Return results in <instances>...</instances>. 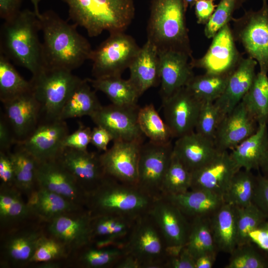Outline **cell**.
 <instances>
[{
    "label": "cell",
    "mask_w": 268,
    "mask_h": 268,
    "mask_svg": "<svg viewBox=\"0 0 268 268\" xmlns=\"http://www.w3.org/2000/svg\"><path fill=\"white\" fill-rule=\"evenodd\" d=\"M268 147L267 124H259L256 132L234 148L230 154L239 168L251 171L260 168Z\"/></svg>",
    "instance_id": "d6a6232c"
},
{
    "label": "cell",
    "mask_w": 268,
    "mask_h": 268,
    "mask_svg": "<svg viewBox=\"0 0 268 268\" xmlns=\"http://www.w3.org/2000/svg\"><path fill=\"white\" fill-rule=\"evenodd\" d=\"M40 31L39 19L35 12L21 10L14 18L4 21L1 26L0 53L32 75L38 73L45 67Z\"/></svg>",
    "instance_id": "7a4b0ae2"
},
{
    "label": "cell",
    "mask_w": 268,
    "mask_h": 268,
    "mask_svg": "<svg viewBox=\"0 0 268 268\" xmlns=\"http://www.w3.org/2000/svg\"><path fill=\"white\" fill-rule=\"evenodd\" d=\"M91 221V215L84 208L46 223L45 232L63 244L70 255L92 243Z\"/></svg>",
    "instance_id": "7c38bea8"
},
{
    "label": "cell",
    "mask_w": 268,
    "mask_h": 268,
    "mask_svg": "<svg viewBox=\"0 0 268 268\" xmlns=\"http://www.w3.org/2000/svg\"><path fill=\"white\" fill-rule=\"evenodd\" d=\"M5 119L17 143L25 140L42 119L41 105L31 91L2 103Z\"/></svg>",
    "instance_id": "7402d4cb"
},
{
    "label": "cell",
    "mask_w": 268,
    "mask_h": 268,
    "mask_svg": "<svg viewBox=\"0 0 268 268\" xmlns=\"http://www.w3.org/2000/svg\"><path fill=\"white\" fill-rule=\"evenodd\" d=\"M217 250L231 254L237 247L236 208L224 203L210 217Z\"/></svg>",
    "instance_id": "836d02e7"
},
{
    "label": "cell",
    "mask_w": 268,
    "mask_h": 268,
    "mask_svg": "<svg viewBox=\"0 0 268 268\" xmlns=\"http://www.w3.org/2000/svg\"><path fill=\"white\" fill-rule=\"evenodd\" d=\"M232 29L235 41L244 47L249 57L256 60L260 72H268V3L263 2L258 10L245 11L240 17L233 18Z\"/></svg>",
    "instance_id": "9c48e42d"
},
{
    "label": "cell",
    "mask_w": 268,
    "mask_h": 268,
    "mask_svg": "<svg viewBox=\"0 0 268 268\" xmlns=\"http://www.w3.org/2000/svg\"><path fill=\"white\" fill-rule=\"evenodd\" d=\"M224 116L214 102H202L195 132L214 141L217 129Z\"/></svg>",
    "instance_id": "681fc988"
},
{
    "label": "cell",
    "mask_w": 268,
    "mask_h": 268,
    "mask_svg": "<svg viewBox=\"0 0 268 268\" xmlns=\"http://www.w3.org/2000/svg\"><path fill=\"white\" fill-rule=\"evenodd\" d=\"M189 233L185 247L196 259L205 254H216L217 249L213 239L210 217H197L191 219Z\"/></svg>",
    "instance_id": "ab89813d"
},
{
    "label": "cell",
    "mask_w": 268,
    "mask_h": 268,
    "mask_svg": "<svg viewBox=\"0 0 268 268\" xmlns=\"http://www.w3.org/2000/svg\"><path fill=\"white\" fill-rule=\"evenodd\" d=\"M258 127V123L241 101L221 121L214 142L219 151L233 149L254 134Z\"/></svg>",
    "instance_id": "603a6c76"
},
{
    "label": "cell",
    "mask_w": 268,
    "mask_h": 268,
    "mask_svg": "<svg viewBox=\"0 0 268 268\" xmlns=\"http://www.w3.org/2000/svg\"><path fill=\"white\" fill-rule=\"evenodd\" d=\"M124 248L126 254L137 260L141 268H164L167 245L148 212L136 218Z\"/></svg>",
    "instance_id": "52a82bcc"
},
{
    "label": "cell",
    "mask_w": 268,
    "mask_h": 268,
    "mask_svg": "<svg viewBox=\"0 0 268 268\" xmlns=\"http://www.w3.org/2000/svg\"><path fill=\"white\" fill-rule=\"evenodd\" d=\"M212 39L209 48L202 57L190 60L191 66L202 68L206 72H231L242 57L236 48L229 23L220 29Z\"/></svg>",
    "instance_id": "5bb4252c"
},
{
    "label": "cell",
    "mask_w": 268,
    "mask_h": 268,
    "mask_svg": "<svg viewBox=\"0 0 268 268\" xmlns=\"http://www.w3.org/2000/svg\"><path fill=\"white\" fill-rule=\"evenodd\" d=\"M41 0H30L33 6V11L35 12V13L37 15L38 17L41 14L39 8V4Z\"/></svg>",
    "instance_id": "e7e4bbea"
},
{
    "label": "cell",
    "mask_w": 268,
    "mask_h": 268,
    "mask_svg": "<svg viewBox=\"0 0 268 268\" xmlns=\"http://www.w3.org/2000/svg\"><path fill=\"white\" fill-rule=\"evenodd\" d=\"M45 223L36 219L0 232V268H29Z\"/></svg>",
    "instance_id": "ba28073f"
},
{
    "label": "cell",
    "mask_w": 268,
    "mask_h": 268,
    "mask_svg": "<svg viewBox=\"0 0 268 268\" xmlns=\"http://www.w3.org/2000/svg\"><path fill=\"white\" fill-rule=\"evenodd\" d=\"M253 203L268 219V179L260 174L256 176Z\"/></svg>",
    "instance_id": "816d5d0a"
},
{
    "label": "cell",
    "mask_w": 268,
    "mask_h": 268,
    "mask_svg": "<svg viewBox=\"0 0 268 268\" xmlns=\"http://www.w3.org/2000/svg\"><path fill=\"white\" fill-rule=\"evenodd\" d=\"M240 169L230 153L220 151L205 165L192 172L190 190H205L223 197L232 178Z\"/></svg>",
    "instance_id": "ffe728a7"
},
{
    "label": "cell",
    "mask_w": 268,
    "mask_h": 268,
    "mask_svg": "<svg viewBox=\"0 0 268 268\" xmlns=\"http://www.w3.org/2000/svg\"><path fill=\"white\" fill-rule=\"evenodd\" d=\"M220 151L214 141L196 132L177 138L173 153L191 173L211 160Z\"/></svg>",
    "instance_id": "d4e9b609"
},
{
    "label": "cell",
    "mask_w": 268,
    "mask_h": 268,
    "mask_svg": "<svg viewBox=\"0 0 268 268\" xmlns=\"http://www.w3.org/2000/svg\"><path fill=\"white\" fill-rule=\"evenodd\" d=\"M260 168L262 170L263 176L268 179V147Z\"/></svg>",
    "instance_id": "be15d7a7"
},
{
    "label": "cell",
    "mask_w": 268,
    "mask_h": 268,
    "mask_svg": "<svg viewBox=\"0 0 268 268\" xmlns=\"http://www.w3.org/2000/svg\"><path fill=\"white\" fill-rule=\"evenodd\" d=\"M26 201L34 217L45 223L63 214L84 208L62 196L39 187Z\"/></svg>",
    "instance_id": "4dcf8cb0"
},
{
    "label": "cell",
    "mask_w": 268,
    "mask_h": 268,
    "mask_svg": "<svg viewBox=\"0 0 268 268\" xmlns=\"http://www.w3.org/2000/svg\"><path fill=\"white\" fill-rule=\"evenodd\" d=\"M235 207L236 213L237 246H239L250 243V233L268 219L253 203L246 206Z\"/></svg>",
    "instance_id": "f6af8a7d"
},
{
    "label": "cell",
    "mask_w": 268,
    "mask_h": 268,
    "mask_svg": "<svg viewBox=\"0 0 268 268\" xmlns=\"http://www.w3.org/2000/svg\"><path fill=\"white\" fill-rule=\"evenodd\" d=\"M113 140L111 134L101 126H96L91 131L90 143L99 151H106L109 143Z\"/></svg>",
    "instance_id": "680465c9"
},
{
    "label": "cell",
    "mask_w": 268,
    "mask_h": 268,
    "mask_svg": "<svg viewBox=\"0 0 268 268\" xmlns=\"http://www.w3.org/2000/svg\"><path fill=\"white\" fill-rule=\"evenodd\" d=\"M216 254H205L195 259V268H211L214 263Z\"/></svg>",
    "instance_id": "94428289"
},
{
    "label": "cell",
    "mask_w": 268,
    "mask_h": 268,
    "mask_svg": "<svg viewBox=\"0 0 268 268\" xmlns=\"http://www.w3.org/2000/svg\"><path fill=\"white\" fill-rule=\"evenodd\" d=\"M8 153L14 168L15 187L27 199L38 188L39 161L18 144Z\"/></svg>",
    "instance_id": "d590c367"
},
{
    "label": "cell",
    "mask_w": 268,
    "mask_h": 268,
    "mask_svg": "<svg viewBox=\"0 0 268 268\" xmlns=\"http://www.w3.org/2000/svg\"><path fill=\"white\" fill-rule=\"evenodd\" d=\"M126 254L123 247H100L91 243L71 253L65 268H115Z\"/></svg>",
    "instance_id": "f1b7e54d"
},
{
    "label": "cell",
    "mask_w": 268,
    "mask_h": 268,
    "mask_svg": "<svg viewBox=\"0 0 268 268\" xmlns=\"http://www.w3.org/2000/svg\"><path fill=\"white\" fill-rule=\"evenodd\" d=\"M154 200L137 185L106 175L86 195L85 208L91 216L115 215L136 219L148 212Z\"/></svg>",
    "instance_id": "277c9868"
},
{
    "label": "cell",
    "mask_w": 268,
    "mask_h": 268,
    "mask_svg": "<svg viewBox=\"0 0 268 268\" xmlns=\"http://www.w3.org/2000/svg\"><path fill=\"white\" fill-rule=\"evenodd\" d=\"M257 65L254 59L242 57L230 72L223 93L214 102L224 116L242 101L251 87L256 75Z\"/></svg>",
    "instance_id": "484cf974"
},
{
    "label": "cell",
    "mask_w": 268,
    "mask_h": 268,
    "mask_svg": "<svg viewBox=\"0 0 268 268\" xmlns=\"http://www.w3.org/2000/svg\"><path fill=\"white\" fill-rule=\"evenodd\" d=\"M140 49L134 38L125 32L110 33L92 50L90 58L92 62V76L97 78L121 75L129 68Z\"/></svg>",
    "instance_id": "30bf717a"
},
{
    "label": "cell",
    "mask_w": 268,
    "mask_h": 268,
    "mask_svg": "<svg viewBox=\"0 0 268 268\" xmlns=\"http://www.w3.org/2000/svg\"><path fill=\"white\" fill-rule=\"evenodd\" d=\"M115 268H141V266L134 257L126 254L117 264Z\"/></svg>",
    "instance_id": "6125c7cd"
},
{
    "label": "cell",
    "mask_w": 268,
    "mask_h": 268,
    "mask_svg": "<svg viewBox=\"0 0 268 268\" xmlns=\"http://www.w3.org/2000/svg\"><path fill=\"white\" fill-rule=\"evenodd\" d=\"M256 176L251 171L241 169L232 178L225 194V203L236 207H243L253 203Z\"/></svg>",
    "instance_id": "b9f144b4"
},
{
    "label": "cell",
    "mask_w": 268,
    "mask_h": 268,
    "mask_svg": "<svg viewBox=\"0 0 268 268\" xmlns=\"http://www.w3.org/2000/svg\"><path fill=\"white\" fill-rule=\"evenodd\" d=\"M186 8H187L189 6L190 8L194 6V5L196 1L198 0H183Z\"/></svg>",
    "instance_id": "03108f58"
},
{
    "label": "cell",
    "mask_w": 268,
    "mask_h": 268,
    "mask_svg": "<svg viewBox=\"0 0 268 268\" xmlns=\"http://www.w3.org/2000/svg\"><path fill=\"white\" fill-rule=\"evenodd\" d=\"M24 197L15 186H0V232L36 219Z\"/></svg>",
    "instance_id": "f546056e"
},
{
    "label": "cell",
    "mask_w": 268,
    "mask_h": 268,
    "mask_svg": "<svg viewBox=\"0 0 268 268\" xmlns=\"http://www.w3.org/2000/svg\"><path fill=\"white\" fill-rule=\"evenodd\" d=\"M87 79L94 89L104 93L115 105H137L140 96L131 81L122 78L121 75Z\"/></svg>",
    "instance_id": "8d00e7d4"
},
{
    "label": "cell",
    "mask_w": 268,
    "mask_h": 268,
    "mask_svg": "<svg viewBox=\"0 0 268 268\" xmlns=\"http://www.w3.org/2000/svg\"><path fill=\"white\" fill-rule=\"evenodd\" d=\"M268 0H262V1L264 2V1H268Z\"/></svg>",
    "instance_id": "003e7915"
},
{
    "label": "cell",
    "mask_w": 268,
    "mask_h": 268,
    "mask_svg": "<svg viewBox=\"0 0 268 268\" xmlns=\"http://www.w3.org/2000/svg\"><path fill=\"white\" fill-rule=\"evenodd\" d=\"M139 128L150 141L166 143L173 138L168 126L159 116L152 104L140 107L137 115Z\"/></svg>",
    "instance_id": "7bdbcfd3"
},
{
    "label": "cell",
    "mask_w": 268,
    "mask_h": 268,
    "mask_svg": "<svg viewBox=\"0 0 268 268\" xmlns=\"http://www.w3.org/2000/svg\"><path fill=\"white\" fill-rule=\"evenodd\" d=\"M201 104L186 86L162 100L164 121L173 138L194 132Z\"/></svg>",
    "instance_id": "9a60e30c"
},
{
    "label": "cell",
    "mask_w": 268,
    "mask_h": 268,
    "mask_svg": "<svg viewBox=\"0 0 268 268\" xmlns=\"http://www.w3.org/2000/svg\"><path fill=\"white\" fill-rule=\"evenodd\" d=\"M160 94L162 99L170 97L185 87L194 76L190 57L184 53L171 51H158Z\"/></svg>",
    "instance_id": "cb8c5ba5"
},
{
    "label": "cell",
    "mask_w": 268,
    "mask_h": 268,
    "mask_svg": "<svg viewBox=\"0 0 268 268\" xmlns=\"http://www.w3.org/2000/svg\"><path fill=\"white\" fill-rule=\"evenodd\" d=\"M22 0H0V17L4 21L16 16L20 9Z\"/></svg>",
    "instance_id": "91938a15"
},
{
    "label": "cell",
    "mask_w": 268,
    "mask_h": 268,
    "mask_svg": "<svg viewBox=\"0 0 268 268\" xmlns=\"http://www.w3.org/2000/svg\"><path fill=\"white\" fill-rule=\"evenodd\" d=\"M171 142L156 143L149 140L140 146L137 186L156 199L162 196V185L173 156Z\"/></svg>",
    "instance_id": "8fae6325"
},
{
    "label": "cell",
    "mask_w": 268,
    "mask_h": 268,
    "mask_svg": "<svg viewBox=\"0 0 268 268\" xmlns=\"http://www.w3.org/2000/svg\"><path fill=\"white\" fill-rule=\"evenodd\" d=\"M90 128L80 123L78 129L73 133L68 134L64 139L62 146L65 148L77 150H87V147L91 143Z\"/></svg>",
    "instance_id": "f907efd6"
},
{
    "label": "cell",
    "mask_w": 268,
    "mask_h": 268,
    "mask_svg": "<svg viewBox=\"0 0 268 268\" xmlns=\"http://www.w3.org/2000/svg\"><path fill=\"white\" fill-rule=\"evenodd\" d=\"M191 185L192 173L173 153L171 163L163 180L162 196L184 193L190 190Z\"/></svg>",
    "instance_id": "ee69618b"
},
{
    "label": "cell",
    "mask_w": 268,
    "mask_h": 268,
    "mask_svg": "<svg viewBox=\"0 0 268 268\" xmlns=\"http://www.w3.org/2000/svg\"><path fill=\"white\" fill-rule=\"evenodd\" d=\"M129 80L140 96L160 82L158 51L147 40L129 67Z\"/></svg>",
    "instance_id": "83f0119b"
},
{
    "label": "cell",
    "mask_w": 268,
    "mask_h": 268,
    "mask_svg": "<svg viewBox=\"0 0 268 268\" xmlns=\"http://www.w3.org/2000/svg\"><path fill=\"white\" fill-rule=\"evenodd\" d=\"M58 158L86 195L95 190L107 175L98 152L65 148Z\"/></svg>",
    "instance_id": "ac0fdd59"
},
{
    "label": "cell",
    "mask_w": 268,
    "mask_h": 268,
    "mask_svg": "<svg viewBox=\"0 0 268 268\" xmlns=\"http://www.w3.org/2000/svg\"><path fill=\"white\" fill-rule=\"evenodd\" d=\"M143 142L113 141L110 148L100 153L106 174L122 182L137 185L140 148Z\"/></svg>",
    "instance_id": "e0dca14e"
},
{
    "label": "cell",
    "mask_w": 268,
    "mask_h": 268,
    "mask_svg": "<svg viewBox=\"0 0 268 268\" xmlns=\"http://www.w3.org/2000/svg\"><path fill=\"white\" fill-rule=\"evenodd\" d=\"M135 219L115 215L91 216L92 243L100 247L124 248Z\"/></svg>",
    "instance_id": "4316f807"
},
{
    "label": "cell",
    "mask_w": 268,
    "mask_h": 268,
    "mask_svg": "<svg viewBox=\"0 0 268 268\" xmlns=\"http://www.w3.org/2000/svg\"><path fill=\"white\" fill-rule=\"evenodd\" d=\"M249 241L268 257V219L250 233Z\"/></svg>",
    "instance_id": "11a10c76"
},
{
    "label": "cell",
    "mask_w": 268,
    "mask_h": 268,
    "mask_svg": "<svg viewBox=\"0 0 268 268\" xmlns=\"http://www.w3.org/2000/svg\"><path fill=\"white\" fill-rule=\"evenodd\" d=\"M81 79L71 71L62 68L44 67L32 75V92L41 105V119H59L66 101Z\"/></svg>",
    "instance_id": "8992f818"
},
{
    "label": "cell",
    "mask_w": 268,
    "mask_h": 268,
    "mask_svg": "<svg viewBox=\"0 0 268 268\" xmlns=\"http://www.w3.org/2000/svg\"><path fill=\"white\" fill-rule=\"evenodd\" d=\"M230 254L225 268H268V258L251 243L237 246Z\"/></svg>",
    "instance_id": "7dc6e473"
},
{
    "label": "cell",
    "mask_w": 268,
    "mask_h": 268,
    "mask_svg": "<svg viewBox=\"0 0 268 268\" xmlns=\"http://www.w3.org/2000/svg\"><path fill=\"white\" fill-rule=\"evenodd\" d=\"M246 0H220L209 21L205 25L204 33L208 39L212 38L223 26L232 21L234 12Z\"/></svg>",
    "instance_id": "c3c4849f"
},
{
    "label": "cell",
    "mask_w": 268,
    "mask_h": 268,
    "mask_svg": "<svg viewBox=\"0 0 268 268\" xmlns=\"http://www.w3.org/2000/svg\"><path fill=\"white\" fill-rule=\"evenodd\" d=\"M38 17L45 67L72 71L90 60L93 50L77 30L76 25L69 23L52 10L41 13Z\"/></svg>",
    "instance_id": "6da1fadb"
},
{
    "label": "cell",
    "mask_w": 268,
    "mask_h": 268,
    "mask_svg": "<svg viewBox=\"0 0 268 268\" xmlns=\"http://www.w3.org/2000/svg\"><path fill=\"white\" fill-rule=\"evenodd\" d=\"M164 268H195V259L185 246L179 255L167 259Z\"/></svg>",
    "instance_id": "6f0895ef"
},
{
    "label": "cell",
    "mask_w": 268,
    "mask_h": 268,
    "mask_svg": "<svg viewBox=\"0 0 268 268\" xmlns=\"http://www.w3.org/2000/svg\"><path fill=\"white\" fill-rule=\"evenodd\" d=\"M67 5L69 19L84 28L89 37L103 32H125L133 20V0H62Z\"/></svg>",
    "instance_id": "3957f363"
},
{
    "label": "cell",
    "mask_w": 268,
    "mask_h": 268,
    "mask_svg": "<svg viewBox=\"0 0 268 268\" xmlns=\"http://www.w3.org/2000/svg\"><path fill=\"white\" fill-rule=\"evenodd\" d=\"M166 197L189 220L197 217H210L225 203L222 196L202 190H190L183 194Z\"/></svg>",
    "instance_id": "1f68e13d"
},
{
    "label": "cell",
    "mask_w": 268,
    "mask_h": 268,
    "mask_svg": "<svg viewBox=\"0 0 268 268\" xmlns=\"http://www.w3.org/2000/svg\"><path fill=\"white\" fill-rule=\"evenodd\" d=\"M16 143L14 134L2 113L0 118V151L9 153Z\"/></svg>",
    "instance_id": "db71d44e"
},
{
    "label": "cell",
    "mask_w": 268,
    "mask_h": 268,
    "mask_svg": "<svg viewBox=\"0 0 268 268\" xmlns=\"http://www.w3.org/2000/svg\"><path fill=\"white\" fill-rule=\"evenodd\" d=\"M229 73L206 72L194 76L186 86L188 90L201 102H215L223 93Z\"/></svg>",
    "instance_id": "f35d334b"
},
{
    "label": "cell",
    "mask_w": 268,
    "mask_h": 268,
    "mask_svg": "<svg viewBox=\"0 0 268 268\" xmlns=\"http://www.w3.org/2000/svg\"><path fill=\"white\" fill-rule=\"evenodd\" d=\"M87 78L81 79L66 101L59 119L66 121L71 118L90 117L102 105L96 94V90Z\"/></svg>",
    "instance_id": "e575fe53"
},
{
    "label": "cell",
    "mask_w": 268,
    "mask_h": 268,
    "mask_svg": "<svg viewBox=\"0 0 268 268\" xmlns=\"http://www.w3.org/2000/svg\"><path fill=\"white\" fill-rule=\"evenodd\" d=\"M37 180L41 187L85 208L86 195L58 158L39 162Z\"/></svg>",
    "instance_id": "44dd1931"
},
{
    "label": "cell",
    "mask_w": 268,
    "mask_h": 268,
    "mask_svg": "<svg viewBox=\"0 0 268 268\" xmlns=\"http://www.w3.org/2000/svg\"><path fill=\"white\" fill-rule=\"evenodd\" d=\"M258 125L268 123V76L256 73L253 82L242 100Z\"/></svg>",
    "instance_id": "74e56055"
},
{
    "label": "cell",
    "mask_w": 268,
    "mask_h": 268,
    "mask_svg": "<svg viewBox=\"0 0 268 268\" xmlns=\"http://www.w3.org/2000/svg\"><path fill=\"white\" fill-rule=\"evenodd\" d=\"M69 256L67 249L56 238L46 233L40 239L29 268L33 265L51 262L66 261Z\"/></svg>",
    "instance_id": "bcb514c9"
},
{
    "label": "cell",
    "mask_w": 268,
    "mask_h": 268,
    "mask_svg": "<svg viewBox=\"0 0 268 268\" xmlns=\"http://www.w3.org/2000/svg\"><path fill=\"white\" fill-rule=\"evenodd\" d=\"M0 186H15L13 164L8 153L0 151Z\"/></svg>",
    "instance_id": "f5cc1de1"
},
{
    "label": "cell",
    "mask_w": 268,
    "mask_h": 268,
    "mask_svg": "<svg viewBox=\"0 0 268 268\" xmlns=\"http://www.w3.org/2000/svg\"><path fill=\"white\" fill-rule=\"evenodd\" d=\"M68 134L66 121L41 119L34 131L25 140L16 144L41 162L60 155L64 149L63 142Z\"/></svg>",
    "instance_id": "2e32d148"
},
{
    "label": "cell",
    "mask_w": 268,
    "mask_h": 268,
    "mask_svg": "<svg viewBox=\"0 0 268 268\" xmlns=\"http://www.w3.org/2000/svg\"><path fill=\"white\" fill-rule=\"evenodd\" d=\"M148 213L161 232L167 247L185 246L190 221L168 198L162 196L155 199Z\"/></svg>",
    "instance_id": "d6986e66"
},
{
    "label": "cell",
    "mask_w": 268,
    "mask_h": 268,
    "mask_svg": "<svg viewBox=\"0 0 268 268\" xmlns=\"http://www.w3.org/2000/svg\"><path fill=\"white\" fill-rule=\"evenodd\" d=\"M32 91L25 80L4 55L0 53V100L2 103Z\"/></svg>",
    "instance_id": "60d3db41"
},
{
    "label": "cell",
    "mask_w": 268,
    "mask_h": 268,
    "mask_svg": "<svg viewBox=\"0 0 268 268\" xmlns=\"http://www.w3.org/2000/svg\"><path fill=\"white\" fill-rule=\"evenodd\" d=\"M216 0H198L194 5L197 22L205 25L212 16L217 4Z\"/></svg>",
    "instance_id": "9f6ffc18"
},
{
    "label": "cell",
    "mask_w": 268,
    "mask_h": 268,
    "mask_svg": "<svg viewBox=\"0 0 268 268\" xmlns=\"http://www.w3.org/2000/svg\"><path fill=\"white\" fill-rule=\"evenodd\" d=\"M187 9L183 0H151L147 40L158 51H174L193 58L186 24Z\"/></svg>",
    "instance_id": "5b68a950"
},
{
    "label": "cell",
    "mask_w": 268,
    "mask_h": 268,
    "mask_svg": "<svg viewBox=\"0 0 268 268\" xmlns=\"http://www.w3.org/2000/svg\"><path fill=\"white\" fill-rule=\"evenodd\" d=\"M138 105L121 106L111 104L102 106L90 116L96 125L106 129L113 141L143 142V135L137 121Z\"/></svg>",
    "instance_id": "4fadbf2b"
}]
</instances>
